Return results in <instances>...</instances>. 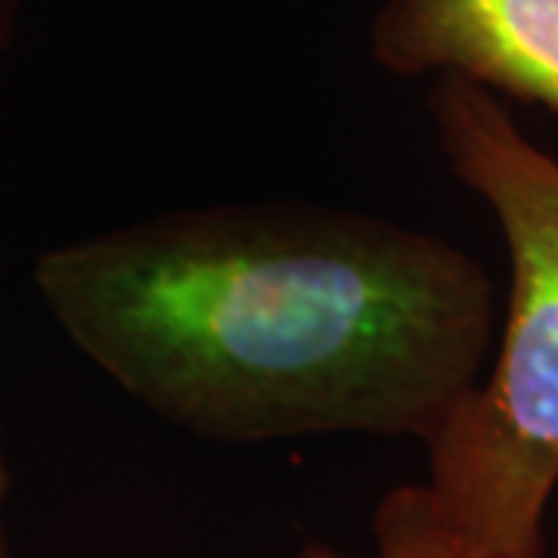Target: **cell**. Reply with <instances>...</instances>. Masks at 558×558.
<instances>
[{
    "label": "cell",
    "instance_id": "6da1fadb",
    "mask_svg": "<svg viewBox=\"0 0 558 558\" xmlns=\"http://www.w3.org/2000/svg\"><path fill=\"white\" fill-rule=\"evenodd\" d=\"M35 289L128 398L223 444H425L497 341V289L469 252L323 202L161 211L44 252Z\"/></svg>",
    "mask_w": 558,
    "mask_h": 558
},
{
    "label": "cell",
    "instance_id": "7a4b0ae2",
    "mask_svg": "<svg viewBox=\"0 0 558 558\" xmlns=\"http://www.w3.org/2000/svg\"><path fill=\"white\" fill-rule=\"evenodd\" d=\"M428 116L453 178L497 218L509 304L478 385L425 440L422 484L484 556L546 558L558 490V159L497 94L459 75L432 78Z\"/></svg>",
    "mask_w": 558,
    "mask_h": 558
},
{
    "label": "cell",
    "instance_id": "3957f363",
    "mask_svg": "<svg viewBox=\"0 0 558 558\" xmlns=\"http://www.w3.org/2000/svg\"><path fill=\"white\" fill-rule=\"evenodd\" d=\"M369 53L395 78L459 75L558 119V0H379Z\"/></svg>",
    "mask_w": 558,
    "mask_h": 558
},
{
    "label": "cell",
    "instance_id": "277c9868",
    "mask_svg": "<svg viewBox=\"0 0 558 558\" xmlns=\"http://www.w3.org/2000/svg\"><path fill=\"white\" fill-rule=\"evenodd\" d=\"M295 558H357L332 546H304ZM366 558H490L444 519L425 484H403L373 515V556Z\"/></svg>",
    "mask_w": 558,
    "mask_h": 558
},
{
    "label": "cell",
    "instance_id": "5b68a950",
    "mask_svg": "<svg viewBox=\"0 0 558 558\" xmlns=\"http://www.w3.org/2000/svg\"><path fill=\"white\" fill-rule=\"evenodd\" d=\"M20 13L22 0H0V62L13 50V40L20 32Z\"/></svg>",
    "mask_w": 558,
    "mask_h": 558
},
{
    "label": "cell",
    "instance_id": "8992f818",
    "mask_svg": "<svg viewBox=\"0 0 558 558\" xmlns=\"http://www.w3.org/2000/svg\"><path fill=\"white\" fill-rule=\"evenodd\" d=\"M7 459H3V447H0V558H10V543H7V527H3V506H7Z\"/></svg>",
    "mask_w": 558,
    "mask_h": 558
}]
</instances>
